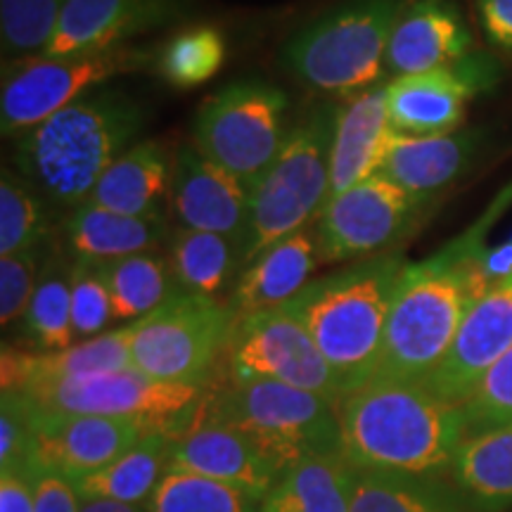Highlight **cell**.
I'll use <instances>...</instances> for the list:
<instances>
[{
	"mask_svg": "<svg viewBox=\"0 0 512 512\" xmlns=\"http://www.w3.org/2000/svg\"><path fill=\"white\" fill-rule=\"evenodd\" d=\"M512 202V185L475 226L396 280L373 380L425 384L451 349L472 304L489 292L479 273L486 230Z\"/></svg>",
	"mask_w": 512,
	"mask_h": 512,
	"instance_id": "cell-1",
	"label": "cell"
},
{
	"mask_svg": "<svg viewBox=\"0 0 512 512\" xmlns=\"http://www.w3.org/2000/svg\"><path fill=\"white\" fill-rule=\"evenodd\" d=\"M335 408L339 453L356 470L441 477L465 437L463 408L420 382L370 380Z\"/></svg>",
	"mask_w": 512,
	"mask_h": 512,
	"instance_id": "cell-2",
	"label": "cell"
},
{
	"mask_svg": "<svg viewBox=\"0 0 512 512\" xmlns=\"http://www.w3.org/2000/svg\"><path fill=\"white\" fill-rule=\"evenodd\" d=\"M145 121L136 98L100 86L17 138L12 169L64 216L86 204L102 174L136 145Z\"/></svg>",
	"mask_w": 512,
	"mask_h": 512,
	"instance_id": "cell-3",
	"label": "cell"
},
{
	"mask_svg": "<svg viewBox=\"0 0 512 512\" xmlns=\"http://www.w3.org/2000/svg\"><path fill=\"white\" fill-rule=\"evenodd\" d=\"M403 266L401 252L354 261L342 271L311 280L297 297L283 304L309 330L320 354L335 370L342 394L373 380L384 323Z\"/></svg>",
	"mask_w": 512,
	"mask_h": 512,
	"instance_id": "cell-4",
	"label": "cell"
},
{
	"mask_svg": "<svg viewBox=\"0 0 512 512\" xmlns=\"http://www.w3.org/2000/svg\"><path fill=\"white\" fill-rule=\"evenodd\" d=\"M197 408L200 418L245 437L278 475L313 453L339 451L335 401L290 384L223 373Z\"/></svg>",
	"mask_w": 512,
	"mask_h": 512,
	"instance_id": "cell-5",
	"label": "cell"
},
{
	"mask_svg": "<svg viewBox=\"0 0 512 512\" xmlns=\"http://www.w3.org/2000/svg\"><path fill=\"white\" fill-rule=\"evenodd\" d=\"M411 0H344L299 29L280 64L309 91L351 95L380 83L389 36Z\"/></svg>",
	"mask_w": 512,
	"mask_h": 512,
	"instance_id": "cell-6",
	"label": "cell"
},
{
	"mask_svg": "<svg viewBox=\"0 0 512 512\" xmlns=\"http://www.w3.org/2000/svg\"><path fill=\"white\" fill-rule=\"evenodd\" d=\"M337 107H313L290 128L283 150L249 190V226L242 266L320 216L330 197V150Z\"/></svg>",
	"mask_w": 512,
	"mask_h": 512,
	"instance_id": "cell-7",
	"label": "cell"
},
{
	"mask_svg": "<svg viewBox=\"0 0 512 512\" xmlns=\"http://www.w3.org/2000/svg\"><path fill=\"white\" fill-rule=\"evenodd\" d=\"M290 100L266 81H238L209 95L192 121L195 150L252 190L283 150Z\"/></svg>",
	"mask_w": 512,
	"mask_h": 512,
	"instance_id": "cell-8",
	"label": "cell"
},
{
	"mask_svg": "<svg viewBox=\"0 0 512 512\" xmlns=\"http://www.w3.org/2000/svg\"><path fill=\"white\" fill-rule=\"evenodd\" d=\"M233 328L230 304L178 290L150 316L128 323L131 363L152 380L207 389Z\"/></svg>",
	"mask_w": 512,
	"mask_h": 512,
	"instance_id": "cell-9",
	"label": "cell"
},
{
	"mask_svg": "<svg viewBox=\"0 0 512 512\" xmlns=\"http://www.w3.org/2000/svg\"><path fill=\"white\" fill-rule=\"evenodd\" d=\"M155 64L150 48L119 46L98 53L38 55L3 64L0 91V131L3 138H22L31 128L64 107L119 76L147 72Z\"/></svg>",
	"mask_w": 512,
	"mask_h": 512,
	"instance_id": "cell-10",
	"label": "cell"
},
{
	"mask_svg": "<svg viewBox=\"0 0 512 512\" xmlns=\"http://www.w3.org/2000/svg\"><path fill=\"white\" fill-rule=\"evenodd\" d=\"M434 200L408 195L399 185L373 174L342 195L332 197L320 211L316 240L323 264L363 261L392 252L425 219Z\"/></svg>",
	"mask_w": 512,
	"mask_h": 512,
	"instance_id": "cell-11",
	"label": "cell"
},
{
	"mask_svg": "<svg viewBox=\"0 0 512 512\" xmlns=\"http://www.w3.org/2000/svg\"><path fill=\"white\" fill-rule=\"evenodd\" d=\"M17 394H22L41 411L145 420L162 427L171 437L178 422L202 399L204 389L159 382L138 373L136 368H126L36 384Z\"/></svg>",
	"mask_w": 512,
	"mask_h": 512,
	"instance_id": "cell-12",
	"label": "cell"
},
{
	"mask_svg": "<svg viewBox=\"0 0 512 512\" xmlns=\"http://www.w3.org/2000/svg\"><path fill=\"white\" fill-rule=\"evenodd\" d=\"M226 375L259 377L335 401L342 387L302 320L285 306L235 318L226 349Z\"/></svg>",
	"mask_w": 512,
	"mask_h": 512,
	"instance_id": "cell-13",
	"label": "cell"
},
{
	"mask_svg": "<svg viewBox=\"0 0 512 512\" xmlns=\"http://www.w3.org/2000/svg\"><path fill=\"white\" fill-rule=\"evenodd\" d=\"M512 347V278L501 280L472 304L451 349L425 387L463 408L491 368Z\"/></svg>",
	"mask_w": 512,
	"mask_h": 512,
	"instance_id": "cell-14",
	"label": "cell"
},
{
	"mask_svg": "<svg viewBox=\"0 0 512 512\" xmlns=\"http://www.w3.org/2000/svg\"><path fill=\"white\" fill-rule=\"evenodd\" d=\"M31 403V401H29ZM34 406V403H31ZM36 458L67 477L98 472L162 427L133 418L50 413L34 406Z\"/></svg>",
	"mask_w": 512,
	"mask_h": 512,
	"instance_id": "cell-15",
	"label": "cell"
},
{
	"mask_svg": "<svg viewBox=\"0 0 512 512\" xmlns=\"http://www.w3.org/2000/svg\"><path fill=\"white\" fill-rule=\"evenodd\" d=\"M491 64L470 55L456 67L396 76L389 81V124L394 133L415 138L448 136L465 117L467 100L489 83Z\"/></svg>",
	"mask_w": 512,
	"mask_h": 512,
	"instance_id": "cell-16",
	"label": "cell"
},
{
	"mask_svg": "<svg viewBox=\"0 0 512 512\" xmlns=\"http://www.w3.org/2000/svg\"><path fill=\"white\" fill-rule=\"evenodd\" d=\"M169 207L178 226L216 233L245 247L249 226V190L195 150L181 145L174 155Z\"/></svg>",
	"mask_w": 512,
	"mask_h": 512,
	"instance_id": "cell-17",
	"label": "cell"
},
{
	"mask_svg": "<svg viewBox=\"0 0 512 512\" xmlns=\"http://www.w3.org/2000/svg\"><path fill=\"white\" fill-rule=\"evenodd\" d=\"M185 17V0H67L46 53H98Z\"/></svg>",
	"mask_w": 512,
	"mask_h": 512,
	"instance_id": "cell-18",
	"label": "cell"
},
{
	"mask_svg": "<svg viewBox=\"0 0 512 512\" xmlns=\"http://www.w3.org/2000/svg\"><path fill=\"white\" fill-rule=\"evenodd\" d=\"M197 406L169 437V470H183L190 475L240 486L264 501L273 484L278 482V470L266 463L259 451L238 432L219 422L200 418Z\"/></svg>",
	"mask_w": 512,
	"mask_h": 512,
	"instance_id": "cell-19",
	"label": "cell"
},
{
	"mask_svg": "<svg viewBox=\"0 0 512 512\" xmlns=\"http://www.w3.org/2000/svg\"><path fill=\"white\" fill-rule=\"evenodd\" d=\"M475 48V38L453 0H411L389 36L384 69L411 76L456 67Z\"/></svg>",
	"mask_w": 512,
	"mask_h": 512,
	"instance_id": "cell-20",
	"label": "cell"
},
{
	"mask_svg": "<svg viewBox=\"0 0 512 512\" xmlns=\"http://www.w3.org/2000/svg\"><path fill=\"white\" fill-rule=\"evenodd\" d=\"M389 124V81L351 95L337 107L330 150V197L342 195L380 171L384 150L392 138Z\"/></svg>",
	"mask_w": 512,
	"mask_h": 512,
	"instance_id": "cell-21",
	"label": "cell"
},
{
	"mask_svg": "<svg viewBox=\"0 0 512 512\" xmlns=\"http://www.w3.org/2000/svg\"><path fill=\"white\" fill-rule=\"evenodd\" d=\"M169 238L171 228L166 219L126 216L88 202L64 214L57 228L62 252L72 261H93V264L157 252Z\"/></svg>",
	"mask_w": 512,
	"mask_h": 512,
	"instance_id": "cell-22",
	"label": "cell"
},
{
	"mask_svg": "<svg viewBox=\"0 0 512 512\" xmlns=\"http://www.w3.org/2000/svg\"><path fill=\"white\" fill-rule=\"evenodd\" d=\"M0 363H3V392H24L36 384L126 370L133 368L131 330L126 325V328L102 332L98 337L83 339L74 347L53 354L19 351L5 344Z\"/></svg>",
	"mask_w": 512,
	"mask_h": 512,
	"instance_id": "cell-23",
	"label": "cell"
},
{
	"mask_svg": "<svg viewBox=\"0 0 512 512\" xmlns=\"http://www.w3.org/2000/svg\"><path fill=\"white\" fill-rule=\"evenodd\" d=\"M475 133L415 138L392 133L377 174L399 185L408 195L434 200L437 192L456 183L475 159Z\"/></svg>",
	"mask_w": 512,
	"mask_h": 512,
	"instance_id": "cell-24",
	"label": "cell"
},
{
	"mask_svg": "<svg viewBox=\"0 0 512 512\" xmlns=\"http://www.w3.org/2000/svg\"><path fill=\"white\" fill-rule=\"evenodd\" d=\"M318 261V240L311 228L264 249L249 261L230 294L228 304L235 318L290 302L311 283Z\"/></svg>",
	"mask_w": 512,
	"mask_h": 512,
	"instance_id": "cell-25",
	"label": "cell"
},
{
	"mask_svg": "<svg viewBox=\"0 0 512 512\" xmlns=\"http://www.w3.org/2000/svg\"><path fill=\"white\" fill-rule=\"evenodd\" d=\"M174 155L159 140H140L95 185L88 204L143 219H164Z\"/></svg>",
	"mask_w": 512,
	"mask_h": 512,
	"instance_id": "cell-26",
	"label": "cell"
},
{
	"mask_svg": "<svg viewBox=\"0 0 512 512\" xmlns=\"http://www.w3.org/2000/svg\"><path fill=\"white\" fill-rule=\"evenodd\" d=\"M451 477L472 512H501L512 505V422L465 434Z\"/></svg>",
	"mask_w": 512,
	"mask_h": 512,
	"instance_id": "cell-27",
	"label": "cell"
},
{
	"mask_svg": "<svg viewBox=\"0 0 512 512\" xmlns=\"http://www.w3.org/2000/svg\"><path fill=\"white\" fill-rule=\"evenodd\" d=\"M356 489V467L342 453H313L292 463L259 512H349Z\"/></svg>",
	"mask_w": 512,
	"mask_h": 512,
	"instance_id": "cell-28",
	"label": "cell"
},
{
	"mask_svg": "<svg viewBox=\"0 0 512 512\" xmlns=\"http://www.w3.org/2000/svg\"><path fill=\"white\" fill-rule=\"evenodd\" d=\"M349 512H472L456 486L441 477L356 470Z\"/></svg>",
	"mask_w": 512,
	"mask_h": 512,
	"instance_id": "cell-29",
	"label": "cell"
},
{
	"mask_svg": "<svg viewBox=\"0 0 512 512\" xmlns=\"http://www.w3.org/2000/svg\"><path fill=\"white\" fill-rule=\"evenodd\" d=\"M171 439L164 432L147 434L131 451L102 467L91 475L76 477L81 501L86 498H102V501H119L140 505L150 501L164 472L169 470Z\"/></svg>",
	"mask_w": 512,
	"mask_h": 512,
	"instance_id": "cell-30",
	"label": "cell"
},
{
	"mask_svg": "<svg viewBox=\"0 0 512 512\" xmlns=\"http://www.w3.org/2000/svg\"><path fill=\"white\" fill-rule=\"evenodd\" d=\"M72 268L74 261L62 252L60 242L48 256L36 292L24 313L22 330L36 354H53L74 347L72 323Z\"/></svg>",
	"mask_w": 512,
	"mask_h": 512,
	"instance_id": "cell-31",
	"label": "cell"
},
{
	"mask_svg": "<svg viewBox=\"0 0 512 512\" xmlns=\"http://www.w3.org/2000/svg\"><path fill=\"white\" fill-rule=\"evenodd\" d=\"M169 264L181 290L219 299L242 266V254L223 235L178 228L169 238Z\"/></svg>",
	"mask_w": 512,
	"mask_h": 512,
	"instance_id": "cell-32",
	"label": "cell"
},
{
	"mask_svg": "<svg viewBox=\"0 0 512 512\" xmlns=\"http://www.w3.org/2000/svg\"><path fill=\"white\" fill-rule=\"evenodd\" d=\"M60 221L46 197L5 166L0 174V259L55 242Z\"/></svg>",
	"mask_w": 512,
	"mask_h": 512,
	"instance_id": "cell-33",
	"label": "cell"
},
{
	"mask_svg": "<svg viewBox=\"0 0 512 512\" xmlns=\"http://www.w3.org/2000/svg\"><path fill=\"white\" fill-rule=\"evenodd\" d=\"M112 294L114 320H136L159 309L178 287L169 259L157 252L124 256V259L100 264Z\"/></svg>",
	"mask_w": 512,
	"mask_h": 512,
	"instance_id": "cell-34",
	"label": "cell"
},
{
	"mask_svg": "<svg viewBox=\"0 0 512 512\" xmlns=\"http://www.w3.org/2000/svg\"><path fill=\"white\" fill-rule=\"evenodd\" d=\"M261 501L240 486L216 479L166 470L147 512H259Z\"/></svg>",
	"mask_w": 512,
	"mask_h": 512,
	"instance_id": "cell-35",
	"label": "cell"
},
{
	"mask_svg": "<svg viewBox=\"0 0 512 512\" xmlns=\"http://www.w3.org/2000/svg\"><path fill=\"white\" fill-rule=\"evenodd\" d=\"M226 60V41L214 27H192L164 43L157 74L174 88H197L219 74Z\"/></svg>",
	"mask_w": 512,
	"mask_h": 512,
	"instance_id": "cell-36",
	"label": "cell"
},
{
	"mask_svg": "<svg viewBox=\"0 0 512 512\" xmlns=\"http://www.w3.org/2000/svg\"><path fill=\"white\" fill-rule=\"evenodd\" d=\"M67 0H0L3 64L46 53Z\"/></svg>",
	"mask_w": 512,
	"mask_h": 512,
	"instance_id": "cell-37",
	"label": "cell"
},
{
	"mask_svg": "<svg viewBox=\"0 0 512 512\" xmlns=\"http://www.w3.org/2000/svg\"><path fill=\"white\" fill-rule=\"evenodd\" d=\"M72 323L76 342L98 337L114 323L110 287H107L100 264H93V261H74Z\"/></svg>",
	"mask_w": 512,
	"mask_h": 512,
	"instance_id": "cell-38",
	"label": "cell"
},
{
	"mask_svg": "<svg viewBox=\"0 0 512 512\" xmlns=\"http://www.w3.org/2000/svg\"><path fill=\"white\" fill-rule=\"evenodd\" d=\"M55 247L57 240L50 245L29 249V252L0 259V323H3V328H12L24 320L43 266H46Z\"/></svg>",
	"mask_w": 512,
	"mask_h": 512,
	"instance_id": "cell-39",
	"label": "cell"
},
{
	"mask_svg": "<svg viewBox=\"0 0 512 512\" xmlns=\"http://www.w3.org/2000/svg\"><path fill=\"white\" fill-rule=\"evenodd\" d=\"M36 458L34 406L17 392H3L0 401V472L31 470Z\"/></svg>",
	"mask_w": 512,
	"mask_h": 512,
	"instance_id": "cell-40",
	"label": "cell"
},
{
	"mask_svg": "<svg viewBox=\"0 0 512 512\" xmlns=\"http://www.w3.org/2000/svg\"><path fill=\"white\" fill-rule=\"evenodd\" d=\"M465 434L512 422V347L463 403Z\"/></svg>",
	"mask_w": 512,
	"mask_h": 512,
	"instance_id": "cell-41",
	"label": "cell"
},
{
	"mask_svg": "<svg viewBox=\"0 0 512 512\" xmlns=\"http://www.w3.org/2000/svg\"><path fill=\"white\" fill-rule=\"evenodd\" d=\"M81 496L74 479L38 463L34 512H79Z\"/></svg>",
	"mask_w": 512,
	"mask_h": 512,
	"instance_id": "cell-42",
	"label": "cell"
},
{
	"mask_svg": "<svg viewBox=\"0 0 512 512\" xmlns=\"http://www.w3.org/2000/svg\"><path fill=\"white\" fill-rule=\"evenodd\" d=\"M36 467L0 472V512H34Z\"/></svg>",
	"mask_w": 512,
	"mask_h": 512,
	"instance_id": "cell-43",
	"label": "cell"
},
{
	"mask_svg": "<svg viewBox=\"0 0 512 512\" xmlns=\"http://www.w3.org/2000/svg\"><path fill=\"white\" fill-rule=\"evenodd\" d=\"M475 5L484 36L512 53V0H475Z\"/></svg>",
	"mask_w": 512,
	"mask_h": 512,
	"instance_id": "cell-44",
	"label": "cell"
},
{
	"mask_svg": "<svg viewBox=\"0 0 512 512\" xmlns=\"http://www.w3.org/2000/svg\"><path fill=\"white\" fill-rule=\"evenodd\" d=\"M479 273L489 287L512 278V240L501 247L484 249L482 259H479Z\"/></svg>",
	"mask_w": 512,
	"mask_h": 512,
	"instance_id": "cell-45",
	"label": "cell"
},
{
	"mask_svg": "<svg viewBox=\"0 0 512 512\" xmlns=\"http://www.w3.org/2000/svg\"><path fill=\"white\" fill-rule=\"evenodd\" d=\"M79 512H143L138 505L119 503V501H102V498H86L81 501Z\"/></svg>",
	"mask_w": 512,
	"mask_h": 512,
	"instance_id": "cell-46",
	"label": "cell"
}]
</instances>
